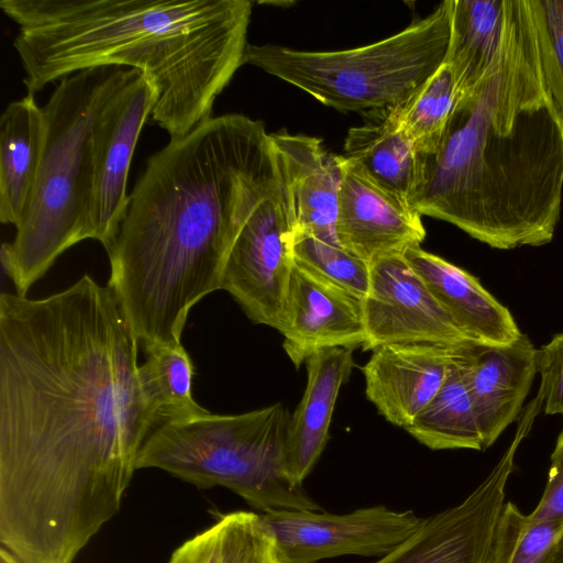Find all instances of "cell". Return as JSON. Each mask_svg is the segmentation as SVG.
I'll list each match as a JSON object with an SVG mask.
<instances>
[{
	"instance_id": "cell-27",
	"label": "cell",
	"mask_w": 563,
	"mask_h": 563,
	"mask_svg": "<svg viewBox=\"0 0 563 563\" xmlns=\"http://www.w3.org/2000/svg\"><path fill=\"white\" fill-rule=\"evenodd\" d=\"M294 261L364 300L371 288V266L340 244L313 235L294 234Z\"/></svg>"
},
{
	"instance_id": "cell-28",
	"label": "cell",
	"mask_w": 563,
	"mask_h": 563,
	"mask_svg": "<svg viewBox=\"0 0 563 563\" xmlns=\"http://www.w3.org/2000/svg\"><path fill=\"white\" fill-rule=\"evenodd\" d=\"M550 96L563 118V0H529Z\"/></svg>"
},
{
	"instance_id": "cell-8",
	"label": "cell",
	"mask_w": 563,
	"mask_h": 563,
	"mask_svg": "<svg viewBox=\"0 0 563 563\" xmlns=\"http://www.w3.org/2000/svg\"><path fill=\"white\" fill-rule=\"evenodd\" d=\"M294 230L280 178L240 229L229 252L221 289L254 323L279 331L287 300Z\"/></svg>"
},
{
	"instance_id": "cell-9",
	"label": "cell",
	"mask_w": 563,
	"mask_h": 563,
	"mask_svg": "<svg viewBox=\"0 0 563 563\" xmlns=\"http://www.w3.org/2000/svg\"><path fill=\"white\" fill-rule=\"evenodd\" d=\"M258 516L280 563H316L342 555L380 558L424 521L412 510L399 511L384 505L343 515L282 509Z\"/></svg>"
},
{
	"instance_id": "cell-17",
	"label": "cell",
	"mask_w": 563,
	"mask_h": 563,
	"mask_svg": "<svg viewBox=\"0 0 563 563\" xmlns=\"http://www.w3.org/2000/svg\"><path fill=\"white\" fill-rule=\"evenodd\" d=\"M460 364L485 450L520 416L537 374V349L525 334L507 344L470 343Z\"/></svg>"
},
{
	"instance_id": "cell-3",
	"label": "cell",
	"mask_w": 563,
	"mask_h": 563,
	"mask_svg": "<svg viewBox=\"0 0 563 563\" xmlns=\"http://www.w3.org/2000/svg\"><path fill=\"white\" fill-rule=\"evenodd\" d=\"M563 201V118L548 90L529 0H509L496 53L438 147L418 155L410 207L497 250L550 243Z\"/></svg>"
},
{
	"instance_id": "cell-7",
	"label": "cell",
	"mask_w": 563,
	"mask_h": 563,
	"mask_svg": "<svg viewBox=\"0 0 563 563\" xmlns=\"http://www.w3.org/2000/svg\"><path fill=\"white\" fill-rule=\"evenodd\" d=\"M451 0L378 42L340 51H301L249 44L256 66L342 112L376 114L407 100L445 62Z\"/></svg>"
},
{
	"instance_id": "cell-24",
	"label": "cell",
	"mask_w": 563,
	"mask_h": 563,
	"mask_svg": "<svg viewBox=\"0 0 563 563\" xmlns=\"http://www.w3.org/2000/svg\"><path fill=\"white\" fill-rule=\"evenodd\" d=\"M461 354L450 366L437 395L405 429L431 450H484L482 433L460 364Z\"/></svg>"
},
{
	"instance_id": "cell-33",
	"label": "cell",
	"mask_w": 563,
	"mask_h": 563,
	"mask_svg": "<svg viewBox=\"0 0 563 563\" xmlns=\"http://www.w3.org/2000/svg\"><path fill=\"white\" fill-rule=\"evenodd\" d=\"M0 563H22L13 553L1 547Z\"/></svg>"
},
{
	"instance_id": "cell-2",
	"label": "cell",
	"mask_w": 563,
	"mask_h": 563,
	"mask_svg": "<svg viewBox=\"0 0 563 563\" xmlns=\"http://www.w3.org/2000/svg\"><path fill=\"white\" fill-rule=\"evenodd\" d=\"M278 179L264 123L236 113L147 158L107 250L108 286L145 351L180 343L190 309L221 289L240 229Z\"/></svg>"
},
{
	"instance_id": "cell-32",
	"label": "cell",
	"mask_w": 563,
	"mask_h": 563,
	"mask_svg": "<svg viewBox=\"0 0 563 563\" xmlns=\"http://www.w3.org/2000/svg\"><path fill=\"white\" fill-rule=\"evenodd\" d=\"M527 523L528 515L522 514L512 503L505 504L495 539L494 563L510 562Z\"/></svg>"
},
{
	"instance_id": "cell-21",
	"label": "cell",
	"mask_w": 563,
	"mask_h": 563,
	"mask_svg": "<svg viewBox=\"0 0 563 563\" xmlns=\"http://www.w3.org/2000/svg\"><path fill=\"white\" fill-rule=\"evenodd\" d=\"M374 119L347 131L342 155L410 207L418 178V152L390 109L374 114Z\"/></svg>"
},
{
	"instance_id": "cell-13",
	"label": "cell",
	"mask_w": 563,
	"mask_h": 563,
	"mask_svg": "<svg viewBox=\"0 0 563 563\" xmlns=\"http://www.w3.org/2000/svg\"><path fill=\"white\" fill-rule=\"evenodd\" d=\"M339 244L369 265L420 246L426 236L422 216L377 186L353 161L339 155Z\"/></svg>"
},
{
	"instance_id": "cell-25",
	"label": "cell",
	"mask_w": 563,
	"mask_h": 563,
	"mask_svg": "<svg viewBox=\"0 0 563 563\" xmlns=\"http://www.w3.org/2000/svg\"><path fill=\"white\" fill-rule=\"evenodd\" d=\"M145 352V361L139 366V382L155 428L209 412L192 396L195 366L181 343Z\"/></svg>"
},
{
	"instance_id": "cell-26",
	"label": "cell",
	"mask_w": 563,
	"mask_h": 563,
	"mask_svg": "<svg viewBox=\"0 0 563 563\" xmlns=\"http://www.w3.org/2000/svg\"><path fill=\"white\" fill-rule=\"evenodd\" d=\"M461 96L455 75L444 62L407 100L390 108L418 155L438 147Z\"/></svg>"
},
{
	"instance_id": "cell-5",
	"label": "cell",
	"mask_w": 563,
	"mask_h": 563,
	"mask_svg": "<svg viewBox=\"0 0 563 563\" xmlns=\"http://www.w3.org/2000/svg\"><path fill=\"white\" fill-rule=\"evenodd\" d=\"M130 71H77L59 80L42 107L46 140L32 200L14 239L1 245V264L18 295L25 296L66 250L92 239L93 126Z\"/></svg>"
},
{
	"instance_id": "cell-15",
	"label": "cell",
	"mask_w": 563,
	"mask_h": 563,
	"mask_svg": "<svg viewBox=\"0 0 563 563\" xmlns=\"http://www.w3.org/2000/svg\"><path fill=\"white\" fill-rule=\"evenodd\" d=\"M463 346H378L362 368L367 399L388 422L406 429L437 395Z\"/></svg>"
},
{
	"instance_id": "cell-22",
	"label": "cell",
	"mask_w": 563,
	"mask_h": 563,
	"mask_svg": "<svg viewBox=\"0 0 563 563\" xmlns=\"http://www.w3.org/2000/svg\"><path fill=\"white\" fill-rule=\"evenodd\" d=\"M509 0H451V37L445 62L462 92L488 68L503 34Z\"/></svg>"
},
{
	"instance_id": "cell-23",
	"label": "cell",
	"mask_w": 563,
	"mask_h": 563,
	"mask_svg": "<svg viewBox=\"0 0 563 563\" xmlns=\"http://www.w3.org/2000/svg\"><path fill=\"white\" fill-rule=\"evenodd\" d=\"M167 563H280L258 514L233 511L179 545Z\"/></svg>"
},
{
	"instance_id": "cell-19",
	"label": "cell",
	"mask_w": 563,
	"mask_h": 563,
	"mask_svg": "<svg viewBox=\"0 0 563 563\" xmlns=\"http://www.w3.org/2000/svg\"><path fill=\"white\" fill-rule=\"evenodd\" d=\"M354 365L351 347L323 349L306 361L307 385L290 416L286 445L288 471L300 484L327 445L338 395Z\"/></svg>"
},
{
	"instance_id": "cell-31",
	"label": "cell",
	"mask_w": 563,
	"mask_h": 563,
	"mask_svg": "<svg viewBox=\"0 0 563 563\" xmlns=\"http://www.w3.org/2000/svg\"><path fill=\"white\" fill-rule=\"evenodd\" d=\"M556 517H563V428L551 455V465L543 495L534 510L528 515V520Z\"/></svg>"
},
{
	"instance_id": "cell-6",
	"label": "cell",
	"mask_w": 563,
	"mask_h": 563,
	"mask_svg": "<svg viewBox=\"0 0 563 563\" xmlns=\"http://www.w3.org/2000/svg\"><path fill=\"white\" fill-rule=\"evenodd\" d=\"M290 413L282 404L239 415L208 413L163 423L136 467L157 468L199 488L222 486L262 512L320 510L286 460Z\"/></svg>"
},
{
	"instance_id": "cell-16",
	"label": "cell",
	"mask_w": 563,
	"mask_h": 563,
	"mask_svg": "<svg viewBox=\"0 0 563 563\" xmlns=\"http://www.w3.org/2000/svg\"><path fill=\"white\" fill-rule=\"evenodd\" d=\"M294 234L339 244L335 235L341 168L314 136L269 133Z\"/></svg>"
},
{
	"instance_id": "cell-11",
	"label": "cell",
	"mask_w": 563,
	"mask_h": 563,
	"mask_svg": "<svg viewBox=\"0 0 563 563\" xmlns=\"http://www.w3.org/2000/svg\"><path fill=\"white\" fill-rule=\"evenodd\" d=\"M157 98L155 84L145 74L131 69L126 81L111 96L96 119L91 228L92 240L100 242L106 251L112 245L125 213L132 156Z\"/></svg>"
},
{
	"instance_id": "cell-14",
	"label": "cell",
	"mask_w": 563,
	"mask_h": 563,
	"mask_svg": "<svg viewBox=\"0 0 563 563\" xmlns=\"http://www.w3.org/2000/svg\"><path fill=\"white\" fill-rule=\"evenodd\" d=\"M279 332L296 367L323 349L362 346L363 300L295 262Z\"/></svg>"
},
{
	"instance_id": "cell-1",
	"label": "cell",
	"mask_w": 563,
	"mask_h": 563,
	"mask_svg": "<svg viewBox=\"0 0 563 563\" xmlns=\"http://www.w3.org/2000/svg\"><path fill=\"white\" fill-rule=\"evenodd\" d=\"M139 340L86 274L41 299L0 297V542L22 563H74L114 517L155 429Z\"/></svg>"
},
{
	"instance_id": "cell-34",
	"label": "cell",
	"mask_w": 563,
	"mask_h": 563,
	"mask_svg": "<svg viewBox=\"0 0 563 563\" xmlns=\"http://www.w3.org/2000/svg\"><path fill=\"white\" fill-rule=\"evenodd\" d=\"M550 563H563V533L558 542Z\"/></svg>"
},
{
	"instance_id": "cell-29",
	"label": "cell",
	"mask_w": 563,
	"mask_h": 563,
	"mask_svg": "<svg viewBox=\"0 0 563 563\" xmlns=\"http://www.w3.org/2000/svg\"><path fill=\"white\" fill-rule=\"evenodd\" d=\"M538 396L547 415H563V333L537 350Z\"/></svg>"
},
{
	"instance_id": "cell-4",
	"label": "cell",
	"mask_w": 563,
	"mask_h": 563,
	"mask_svg": "<svg viewBox=\"0 0 563 563\" xmlns=\"http://www.w3.org/2000/svg\"><path fill=\"white\" fill-rule=\"evenodd\" d=\"M19 25L13 46L27 93L80 70L145 74L153 120L170 139L211 118L216 98L245 64L249 0H1Z\"/></svg>"
},
{
	"instance_id": "cell-12",
	"label": "cell",
	"mask_w": 563,
	"mask_h": 563,
	"mask_svg": "<svg viewBox=\"0 0 563 563\" xmlns=\"http://www.w3.org/2000/svg\"><path fill=\"white\" fill-rule=\"evenodd\" d=\"M371 288L363 300V351L393 343H475L454 323L404 254L371 265Z\"/></svg>"
},
{
	"instance_id": "cell-10",
	"label": "cell",
	"mask_w": 563,
	"mask_h": 563,
	"mask_svg": "<svg viewBox=\"0 0 563 563\" xmlns=\"http://www.w3.org/2000/svg\"><path fill=\"white\" fill-rule=\"evenodd\" d=\"M530 429L528 421H519L501 459L462 503L424 518L415 533L374 563H494L506 485Z\"/></svg>"
},
{
	"instance_id": "cell-20",
	"label": "cell",
	"mask_w": 563,
	"mask_h": 563,
	"mask_svg": "<svg viewBox=\"0 0 563 563\" xmlns=\"http://www.w3.org/2000/svg\"><path fill=\"white\" fill-rule=\"evenodd\" d=\"M46 119L33 93L10 102L0 118V221L15 228L32 200L45 140Z\"/></svg>"
},
{
	"instance_id": "cell-30",
	"label": "cell",
	"mask_w": 563,
	"mask_h": 563,
	"mask_svg": "<svg viewBox=\"0 0 563 563\" xmlns=\"http://www.w3.org/2000/svg\"><path fill=\"white\" fill-rule=\"evenodd\" d=\"M563 533V517L529 521L509 563H550Z\"/></svg>"
},
{
	"instance_id": "cell-18",
	"label": "cell",
	"mask_w": 563,
	"mask_h": 563,
	"mask_svg": "<svg viewBox=\"0 0 563 563\" xmlns=\"http://www.w3.org/2000/svg\"><path fill=\"white\" fill-rule=\"evenodd\" d=\"M404 256L471 341L507 344L522 334L509 309L468 272L421 246L408 249Z\"/></svg>"
}]
</instances>
